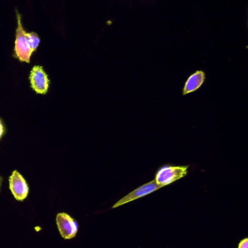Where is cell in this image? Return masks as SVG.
I'll return each mask as SVG.
<instances>
[{
	"instance_id": "cell-3",
	"label": "cell",
	"mask_w": 248,
	"mask_h": 248,
	"mask_svg": "<svg viewBox=\"0 0 248 248\" xmlns=\"http://www.w3.org/2000/svg\"><path fill=\"white\" fill-rule=\"evenodd\" d=\"M29 81L32 90L39 94H45L49 90L50 80L46 72L40 65L33 67L30 74Z\"/></svg>"
},
{
	"instance_id": "cell-11",
	"label": "cell",
	"mask_w": 248,
	"mask_h": 248,
	"mask_svg": "<svg viewBox=\"0 0 248 248\" xmlns=\"http://www.w3.org/2000/svg\"><path fill=\"white\" fill-rule=\"evenodd\" d=\"M3 179L1 176H0V192H1V185H2Z\"/></svg>"
},
{
	"instance_id": "cell-6",
	"label": "cell",
	"mask_w": 248,
	"mask_h": 248,
	"mask_svg": "<svg viewBox=\"0 0 248 248\" xmlns=\"http://www.w3.org/2000/svg\"><path fill=\"white\" fill-rule=\"evenodd\" d=\"M10 189L17 201H23L27 198L29 194V186L26 180L17 170H13L9 179Z\"/></svg>"
},
{
	"instance_id": "cell-9",
	"label": "cell",
	"mask_w": 248,
	"mask_h": 248,
	"mask_svg": "<svg viewBox=\"0 0 248 248\" xmlns=\"http://www.w3.org/2000/svg\"><path fill=\"white\" fill-rule=\"evenodd\" d=\"M238 248H248V238H245L239 243Z\"/></svg>"
},
{
	"instance_id": "cell-1",
	"label": "cell",
	"mask_w": 248,
	"mask_h": 248,
	"mask_svg": "<svg viewBox=\"0 0 248 248\" xmlns=\"http://www.w3.org/2000/svg\"><path fill=\"white\" fill-rule=\"evenodd\" d=\"M189 168V166L164 165L156 172L154 180L161 188L167 186L185 177L187 175Z\"/></svg>"
},
{
	"instance_id": "cell-7",
	"label": "cell",
	"mask_w": 248,
	"mask_h": 248,
	"mask_svg": "<svg viewBox=\"0 0 248 248\" xmlns=\"http://www.w3.org/2000/svg\"><path fill=\"white\" fill-rule=\"evenodd\" d=\"M206 75L203 71H198L189 76L183 89V95L198 91L205 82Z\"/></svg>"
},
{
	"instance_id": "cell-4",
	"label": "cell",
	"mask_w": 248,
	"mask_h": 248,
	"mask_svg": "<svg viewBox=\"0 0 248 248\" xmlns=\"http://www.w3.org/2000/svg\"><path fill=\"white\" fill-rule=\"evenodd\" d=\"M56 224L60 234L65 240L74 238L78 232V224L66 213H60L56 217Z\"/></svg>"
},
{
	"instance_id": "cell-8",
	"label": "cell",
	"mask_w": 248,
	"mask_h": 248,
	"mask_svg": "<svg viewBox=\"0 0 248 248\" xmlns=\"http://www.w3.org/2000/svg\"><path fill=\"white\" fill-rule=\"evenodd\" d=\"M26 37L32 52H35L39 46V42H40V39H39L37 33H34V32H31V33L26 32Z\"/></svg>"
},
{
	"instance_id": "cell-2",
	"label": "cell",
	"mask_w": 248,
	"mask_h": 248,
	"mask_svg": "<svg viewBox=\"0 0 248 248\" xmlns=\"http://www.w3.org/2000/svg\"><path fill=\"white\" fill-rule=\"evenodd\" d=\"M17 27L16 29V42H15V56L20 61L29 63L32 52L26 37V31L21 23V16L16 10Z\"/></svg>"
},
{
	"instance_id": "cell-10",
	"label": "cell",
	"mask_w": 248,
	"mask_h": 248,
	"mask_svg": "<svg viewBox=\"0 0 248 248\" xmlns=\"http://www.w3.org/2000/svg\"><path fill=\"white\" fill-rule=\"evenodd\" d=\"M4 125H3L2 122H1V121L0 120V139L1 138V137H2L3 134H4Z\"/></svg>"
},
{
	"instance_id": "cell-5",
	"label": "cell",
	"mask_w": 248,
	"mask_h": 248,
	"mask_svg": "<svg viewBox=\"0 0 248 248\" xmlns=\"http://www.w3.org/2000/svg\"><path fill=\"white\" fill-rule=\"evenodd\" d=\"M160 188L161 187L156 183L155 180L151 181V182H148V183L139 186V187L137 188L132 192H130L128 195H125L122 199L117 201L112 206V208H118V207L121 206V205H125V204L128 203V202H132V201H135V200L147 196V195H150V194L155 192V191L160 189Z\"/></svg>"
}]
</instances>
